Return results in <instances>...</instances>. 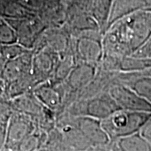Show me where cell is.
I'll use <instances>...</instances> for the list:
<instances>
[{"instance_id":"8fae6325","label":"cell","mask_w":151,"mask_h":151,"mask_svg":"<svg viewBox=\"0 0 151 151\" xmlns=\"http://www.w3.org/2000/svg\"><path fill=\"white\" fill-rule=\"evenodd\" d=\"M104 52L103 48L96 42L82 40L77 45V56L81 62L94 64L103 59Z\"/></svg>"},{"instance_id":"e0dca14e","label":"cell","mask_w":151,"mask_h":151,"mask_svg":"<svg viewBox=\"0 0 151 151\" xmlns=\"http://www.w3.org/2000/svg\"><path fill=\"white\" fill-rule=\"evenodd\" d=\"M132 56L142 59H151V36L148 41Z\"/></svg>"},{"instance_id":"ac0fdd59","label":"cell","mask_w":151,"mask_h":151,"mask_svg":"<svg viewBox=\"0 0 151 151\" xmlns=\"http://www.w3.org/2000/svg\"><path fill=\"white\" fill-rule=\"evenodd\" d=\"M7 128L8 124L0 123V150L5 147L7 139Z\"/></svg>"},{"instance_id":"30bf717a","label":"cell","mask_w":151,"mask_h":151,"mask_svg":"<svg viewBox=\"0 0 151 151\" xmlns=\"http://www.w3.org/2000/svg\"><path fill=\"white\" fill-rule=\"evenodd\" d=\"M95 69L92 64L81 62L78 66L74 67L67 76V84L72 89H81V86L86 85L94 76Z\"/></svg>"},{"instance_id":"6da1fadb","label":"cell","mask_w":151,"mask_h":151,"mask_svg":"<svg viewBox=\"0 0 151 151\" xmlns=\"http://www.w3.org/2000/svg\"><path fill=\"white\" fill-rule=\"evenodd\" d=\"M150 119V113L120 109L102 120V126L111 142H116L139 133Z\"/></svg>"},{"instance_id":"5bb4252c","label":"cell","mask_w":151,"mask_h":151,"mask_svg":"<svg viewBox=\"0 0 151 151\" xmlns=\"http://www.w3.org/2000/svg\"><path fill=\"white\" fill-rule=\"evenodd\" d=\"M47 140L45 131L38 128L32 134L22 140L14 151H39Z\"/></svg>"},{"instance_id":"9a60e30c","label":"cell","mask_w":151,"mask_h":151,"mask_svg":"<svg viewBox=\"0 0 151 151\" xmlns=\"http://www.w3.org/2000/svg\"><path fill=\"white\" fill-rule=\"evenodd\" d=\"M18 43V35L10 24L4 19L0 20V45Z\"/></svg>"},{"instance_id":"7c38bea8","label":"cell","mask_w":151,"mask_h":151,"mask_svg":"<svg viewBox=\"0 0 151 151\" xmlns=\"http://www.w3.org/2000/svg\"><path fill=\"white\" fill-rule=\"evenodd\" d=\"M32 92L44 107L49 109H55L61 100L59 93L54 89V86L47 84H39L33 89Z\"/></svg>"},{"instance_id":"277c9868","label":"cell","mask_w":151,"mask_h":151,"mask_svg":"<svg viewBox=\"0 0 151 151\" xmlns=\"http://www.w3.org/2000/svg\"><path fill=\"white\" fill-rule=\"evenodd\" d=\"M37 129V124L32 118L14 111L8 123L5 148L14 151L22 140Z\"/></svg>"},{"instance_id":"44dd1931","label":"cell","mask_w":151,"mask_h":151,"mask_svg":"<svg viewBox=\"0 0 151 151\" xmlns=\"http://www.w3.org/2000/svg\"><path fill=\"white\" fill-rule=\"evenodd\" d=\"M96 151H106L105 150H96Z\"/></svg>"},{"instance_id":"4fadbf2b","label":"cell","mask_w":151,"mask_h":151,"mask_svg":"<svg viewBox=\"0 0 151 151\" xmlns=\"http://www.w3.org/2000/svg\"><path fill=\"white\" fill-rule=\"evenodd\" d=\"M118 151H151V144L140 132L116 141Z\"/></svg>"},{"instance_id":"52a82bcc","label":"cell","mask_w":151,"mask_h":151,"mask_svg":"<svg viewBox=\"0 0 151 151\" xmlns=\"http://www.w3.org/2000/svg\"><path fill=\"white\" fill-rule=\"evenodd\" d=\"M55 61L51 54L45 50L34 52L32 61V75L38 85L42 83L54 70Z\"/></svg>"},{"instance_id":"d6986e66","label":"cell","mask_w":151,"mask_h":151,"mask_svg":"<svg viewBox=\"0 0 151 151\" xmlns=\"http://www.w3.org/2000/svg\"><path fill=\"white\" fill-rule=\"evenodd\" d=\"M0 98H5V97H4V88H0Z\"/></svg>"},{"instance_id":"ffe728a7","label":"cell","mask_w":151,"mask_h":151,"mask_svg":"<svg viewBox=\"0 0 151 151\" xmlns=\"http://www.w3.org/2000/svg\"><path fill=\"white\" fill-rule=\"evenodd\" d=\"M0 151H12L10 150H9V149H7V148H4V149H2V150H0Z\"/></svg>"},{"instance_id":"9c48e42d","label":"cell","mask_w":151,"mask_h":151,"mask_svg":"<svg viewBox=\"0 0 151 151\" xmlns=\"http://www.w3.org/2000/svg\"><path fill=\"white\" fill-rule=\"evenodd\" d=\"M62 130L66 145L74 151H88L93 147L74 124H65Z\"/></svg>"},{"instance_id":"3957f363","label":"cell","mask_w":151,"mask_h":151,"mask_svg":"<svg viewBox=\"0 0 151 151\" xmlns=\"http://www.w3.org/2000/svg\"><path fill=\"white\" fill-rule=\"evenodd\" d=\"M108 93L120 109L151 114V103L123 83L113 85L109 88Z\"/></svg>"},{"instance_id":"5b68a950","label":"cell","mask_w":151,"mask_h":151,"mask_svg":"<svg viewBox=\"0 0 151 151\" xmlns=\"http://www.w3.org/2000/svg\"><path fill=\"white\" fill-rule=\"evenodd\" d=\"M93 147H103L111 140L103 129L102 121L91 117H75L74 123Z\"/></svg>"},{"instance_id":"2e32d148","label":"cell","mask_w":151,"mask_h":151,"mask_svg":"<svg viewBox=\"0 0 151 151\" xmlns=\"http://www.w3.org/2000/svg\"><path fill=\"white\" fill-rule=\"evenodd\" d=\"M14 109L11 101L6 98H0V123L8 124Z\"/></svg>"},{"instance_id":"7a4b0ae2","label":"cell","mask_w":151,"mask_h":151,"mask_svg":"<svg viewBox=\"0 0 151 151\" xmlns=\"http://www.w3.org/2000/svg\"><path fill=\"white\" fill-rule=\"evenodd\" d=\"M120 110L116 102L109 93L95 95L84 102H80L76 108V117H91L98 120L108 118L115 112Z\"/></svg>"},{"instance_id":"ba28073f","label":"cell","mask_w":151,"mask_h":151,"mask_svg":"<svg viewBox=\"0 0 151 151\" xmlns=\"http://www.w3.org/2000/svg\"><path fill=\"white\" fill-rule=\"evenodd\" d=\"M126 75L123 84L130 87L137 94L151 103V76L140 72Z\"/></svg>"},{"instance_id":"8992f818","label":"cell","mask_w":151,"mask_h":151,"mask_svg":"<svg viewBox=\"0 0 151 151\" xmlns=\"http://www.w3.org/2000/svg\"><path fill=\"white\" fill-rule=\"evenodd\" d=\"M34 50H29L15 59L6 62L3 72L4 86L23 76L32 73V61Z\"/></svg>"}]
</instances>
